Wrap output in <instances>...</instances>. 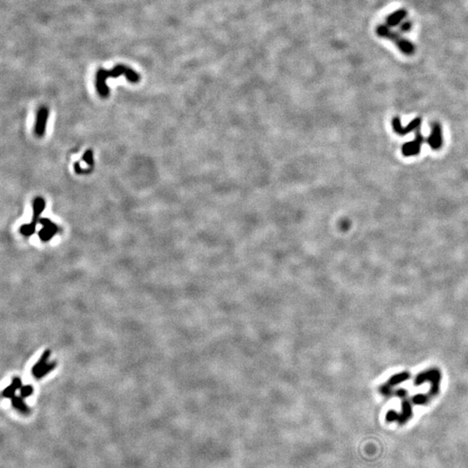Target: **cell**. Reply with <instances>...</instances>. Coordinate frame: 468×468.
Listing matches in <instances>:
<instances>
[{"label":"cell","mask_w":468,"mask_h":468,"mask_svg":"<svg viewBox=\"0 0 468 468\" xmlns=\"http://www.w3.org/2000/svg\"><path fill=\"white\" fill-rule=\"evenodd\" d=\"M121 75H124L128 82L133 84H136L141 80V76L137 72L123 64L116 65L112 70H105L101 68L95 73V89L100 96L105 98L109 95V89L106 84L107 80L108 78H117Z\"/></svg>","instance_id":"6da1fadb"},{"label":"cell","mask_w":468,"mask_h":468,"mask_svg":"<svg viewBox=\"0 0 468 468\" xmlns=\"http://www.w3.org/2000/svg\"><path fill=\"white\" fill-rule=\"evenodd\" d=\"M32 208L33 213L31 223L20 226V234L24 235V237H30L36 232V226L40 222V215L45 208V200L41 197H36L32 203Z\"/></svg>","instance_id":"7a4b0ae2"},{"label":"cell","mask_w":468,"mask_h":468,"mask_svg":"<svg viewBox=\"0 0 468 468\" xmlns=\"http://www.w3.org/2000/svg\"><path fill=\"white\" fill-rule=\"evenodd\" d=\"M50 357H51V351L46 350L42 355V357H40L39 360L37 361L36 364L33 366L32 370V375L37 379L44 377V376H46L48 373H50L51 371L55 369L56 364L54 362H52V363L49 362L48 363V360H49Z\"/></svg>","instance_id":"3957f363"},{"label":"cell","mask_w":468,"mask_h":468,"mask_svg":"<svg viewBox=\"0 0 468 468\" xmlns=\"http://www.w3.org/2000/svg\"><path fill=\"white\" fill-rule=\"evenodd\" d=\"M40 224L43 226V229H41L38 233V237L44 242H47L51 240L56 234L60 232V227L56 224L52 222L51 219L43 218L40 219Z\"/></svg>","instance_id":"277c9868"},{"label":"cell","mask_w":468,"mask_h":468,"mask_svg":"<svg viewBox=\"0 0 468 468\" xmlns=\"http://www.w3.org/2000/svg\"><path fill=\"white\" fill-rule=\"evenodd\" d=\"M424 142V136L421 135V132L418 130L416 132V135H415V139L412 142L404 143L402 145V147H401L402 155L406 157L419 155L420 152H421V145Z\"/></svg>","instance_id":"5b68a950"},{"label":"cell","mask_w":468,"mask_h":468,"mask_svg":"<svg viewBox=\"0 0 468 468\" xmlns=\"http://www.w3.org/2000/svg\"><path fill=\"white\" fill-rule=\"evenodd\" d=\"M421 119L420 117H417L415 119L413 120L412 122H410L408 124L407 127H402L401 120L397 116L396 117H394L393 121H392V127H393L394 131L400 135H407V134H409L411 132L417 130L421 126Z\"/></svg>","instance_id":"8992f818"},{"label":"cell","mask_w":468,"mask_h":468,"mask_svg":"<svg viewBox=\"0 0 468 468\" xmlns=\"http://www.w3.org/2000/svg\"><path fill=\"white\" fill-rule=\"evenodd\" d=\"M427 143L429 144V147L433 150H438L442 147L443 137H442L441 127L439 123H432L431 126V133L429 135V138L427 139Z\"/></svg>","instance_id":"52a82bcc"},{"label":"cell","mask_w":468,"mask_h":468,"mask_svg":"<svg viewBox=\"0 0 468 468\" xmlns=\"http://www.w3.org/2000/svg\"><path fill=\"white\" fill-rule=\"evenodd\" d=\"M48 117H49V109L47 108L44 106L40 107L36 113V124L34 127V131L36 136L42 137L45 134Z\"/></svg>","instance_id":"ba28073f"},{"label":"cell","mask_w":468,"mask_h":468,"mask_svg":"<svg viewBox=\"0 0 468 468\" xmlns=\"http://www.w3.org/2000/svg\"><path fill=\"white\" fill-rule=\"evenodd\" d=\"M412 417V408L409 401H403L401 405V414L399 417V423L404 425Z\"/></svg>","instance_id":"9c48e42d"},{"label":"cell","mask_w":468,"mask_h":468,"mask_svg":"<svg viewBox=\"0 0 468 468\" xmlns=\"http://www.w3.org/2000/svg\"><path fill=\"white\" fill-rule=\"evenodd\" d=\"M12 406L22 413H28L29 408L24 403V398L22 396H15L12 399Z\"/></svg>","instance_id":"30bf717a"},{"label":"cell","mask_w":468,"mask_h":468,"mask_svg":"<svg viewBox=\"0 0 468 468\" xmlns=\"http://www.w3.org/2000/svg\"><path fill=\"white\" fill-rule=\"evenodd\" d=\"M83 161L87 164L90 168L93 169V167H94V154H93V151H86L84 153V156H83Z\"/></svg>","instance_id":"8fae6325"},{"label":"cell","mask_w":468,"mask_h":468,"mask_svg":"<svg viewBox=\"0 0 468 468\" xmlns=\"http://www.w3.org/2000/svg\"><path fill=\"white\" fill-rule=\"evenodd\" d=\"M18 389L13 386V385H10L8 386L6 389H4V392H3V396L5 398H13V397L16 396V391Z\"/></svg>","instance_id":"7c38bea8"},{"label":"cell","mask_w":468,"mask_h":468,"mask_svg":"<svg viewBox=\"0 0 468 468\" xmlns=\"http://www.w3.org/2000/svg\"><path fill=\"white\" fill-rule=\"evenodd\" d=\"M32 393H33V388L31 385L23 386L20 389V396L23 398H27V397L31 396Z\"/></svg>","instance_id":"4fadbf2b"},{"label":"cell","mask_w":468,"mask_h":468,"mask_svg":"<svg viewBox=\"0 0 468 468\" xmlns=\"http://www.w3.org/2000/svg\"><path fill=\"white\" fill-rule=\"evenodd\" d=\"M399 417H400V415L398 414V413L396 412L395 410H390V411L387 413L386 421H388V422H394V421H399Z\"/></svg>","instance_id":"5bb4252c"},{"label":"cell","mask_w":468,"mask_h":468,"mask_svg":"<svg viewBox=\"0 0 468 468\" xmlns=\"http://www.w3.org/2000/svg\"><path fill=\"white\" fill-rule=\"evenodd\" d=\"M74 170H75V173L78 174V175H87V174L91 172V171L84 169V168H82V167H80L79 162H75V164H74Z\"/></svg>","instance_id":"9a60e30c"},{"label":"cell","mask_w":468,"mask_h":468,"mask_svg":"<svg viewBox=\"0 0 468 468\" xmlns=\"http://www.w3.org/2000/svg\"><path fill=\"white\" fill-rule=\"evenodd\" d=\"M12 385H13L17 389H20L23 387L22 381H21L19 377H14V378L12 379Z\"/></svg>","instance_id":"2e32d148"}]
</instances>
